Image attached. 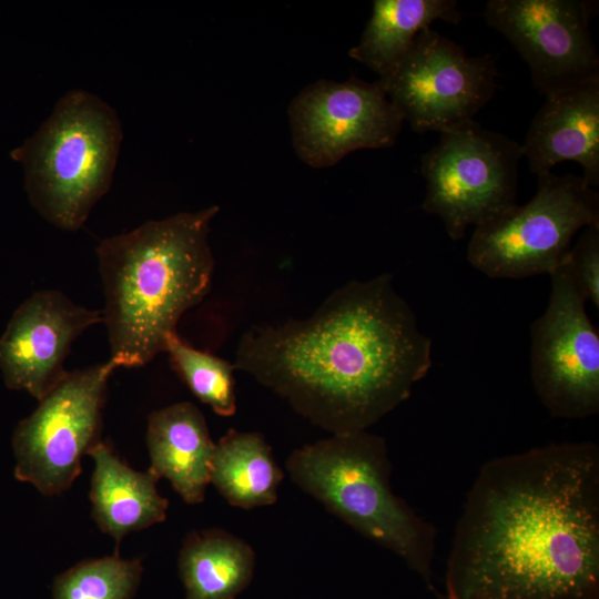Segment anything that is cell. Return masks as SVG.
<instances>
[{"mask_svg":"<svg viewBox=\"0 0 599 599\" xmlns=\"http://www.w3.org/2000/svg\"><path fill=\"white\" fill-rule=\"evenodd\" d=\"M446 599H599V448L484 464L457 522Z\"/></svg>","mask_w":599,"mask_h":599,"instance_id":"cell-1","label":"cell"},{"mask_svg":"<svg viewBox=\"0 0 599 599\" xmlns=\"http://www.w3.org/2000/svg\"><path fill=\"white\" fill-rule=\"evenodd\" d=\"M233 365L315 426L351 434L410 396L432 366V341L385 273L341 286L306 319L251 327Z\"/></svg>","mask_w":599,"mask_h":599,"instance_id":"cell-2","label":"cell"},{"mask_svg":"<svg viewBox=\"0 0 599 599\" xmlns=\"http://www.w3.org/2000/svg\"><path fill=\"white\" fill-rule=\"evenodd\" d=\"M219 211L213 205L148 221L98 245L102 316L118 367L143 366L163 352L182 315L209 292V232Z\"/></svg>","mask_w":599,"mask_h":599,"instance_id":"cell-3","label":"cell"},{"mask_svg":"<svg viewBox=\"0 0 599 599\" xmlns=\"http://www.w3.org/2000/svg\"><path fill=\"white\" fill-rule=\"evenodd\" d=\"M291 479L357 532L393 551L430 591L435 527L394 494L383 437L367 430L331 435L295 449Z\"/></svg>","mask_w":599,"mask_h":599,"instance_id":"cell-4","label":"cell"},{"mask_svg":"<svg viewBox=\"0 0 599 599\" xmlns=\"http://www.w3.org/2000/svg\"><path fill=\"white\" fill-rule=\"evenodd\" d=\"M122 139L114 109L93 93L72 90L10 155L22 165L37 212L58 229L77 231L111 187Z\"/></svg>","mask_w":599,"mask_h":599,"instance_id":"cell-5","label":"cell"},{"mask_svg":"<svg viewBox=\"0 0 599 599\" xmlns=\"http://www.w3.org/2000/svg\"><path fill=\"white\" fill-rule=\"evenodd\" d=\"M599 225V194L582 176L538 177L535 196L475 226L469 263L490 277L551 274L581 227Z\"/></svg>","mask_w":599,"mask_h":599,"instance_id":"cell-6","label":"cell"},{"mask_svg":"<svg viewBox=\"0 0 599 599\" xmlns=\"http://www.w3.org/2000/svg\"><path fill=\"white\" fill-rule=\"evenodd\" d=\"M521 145L474 120L440 133L422 158L426 182L422 209L440 217L448 236L460 240L516 204Z\"/></svg>","mask_w":599,"mask_h":599,"instance_id":"cell-7","label":"cell"},{"mask_svg":"<svg viewBox=\"0 0 599 599\" xmlns=\"http://www.w3.org/2000/svg\"><path fill=\"white\" fill-rule=\"evenodd\" d=\"M118 365L109 359L67 374L14 429V476L44 496L71 487L84 455L101 441L108 380Z\"/></svg>","mask_w":599,"mask_h":599,"instance_id":"cell-8","label":"cell"},{"mask_svg":"<svg viewBox=\"0 0 599 599\" xmlns=\"http://www.w3.org/2000/svg\"><path fill=\"white\" fill-rule=\"evenodd\" d=\"M496 78L493 57L467 55L428 28L392 73L377 82L414 131L441 133L473 120L494 95Z\"/></svg>","mask_w":599,"mask_h":599,"instance_id":"cell-9","label":"cell"},{"mask_svg":"<svg viewBox=\"0 0 599 599\" xmlns=\"http://www.w3.org/2000/svg\"><path fill=\"white\" fill-rule=\"evenodd\" d=\"M550 276L548 306L531 325V380L551 416L586 418L599 412V335L569 270Z\"/></svg>","mask_w":599,"mask_h":599,"instance_id":"cell-10","label":"cell"},{"mask_svg":"<svg viewBox=\"0 0 599 599\" xmlns=\"http://www.w3.org/2000/svg\"><path fill=\"white\" fill-rule=\"evenodd\" d=\"M596 3L490 0L484 17L527 62L535 88L548 98L599 81V57L589 30Z\"/></svg>","mask_w":599,"mask_h":599,"instance_id":"cell-11","label":"cell"},{"mask_svg":"<svg viewBox=\"0 0 599 599\" xmlns=\"http://www.w3.org/2000/svg\"><path fill=\"white\" fill-rule=\"evenodd\" d=\"M288 115L297 155L317 169L359 149L392 146L404 122L377 81L355 77L306 87L291 102Z\"/></svg>","mask_w":599,"mask_h":599,"instance_id":"cell-12","label":"cell"},{"mask_svg":"<svg viewBox=\"0 0 599 599\" xmlns=\"http://www.w3.org/2000/svg\"><path fill=\"white\" fill-rule=\"evenodd\" d=\"M101 322V311L77 305L59 291L33 293L14 311L0 336L6 386L40 400L67 374L63 363L73 341Z\"/></svg>","mask_w":599,"mask_h":599,"instance_id":"cell-13","label":"cell"},{"mask_svg":"<svg viewBox=\"0 0 599 599\" xmlns=\"http://www.w3.org/2000/svg\"><path fill=\"white\" fill-rule=\"evenodd\" d=\"M521 150L537 177L550 174L560 162L575 161L581 165L585 181L598 186L599 81L546 98Z\"/></svg>","mask_w":599,"mask_h":599,"instance_id":"cell-14","label":"cell"},{"mask_svg":"<svg viewBox=\"0 0 599 599\" xmlns=\"http://www.w3.org/2000/svg\"><path fill=\"white\" fill-rule=\"evenodd\" d=\"M146 446L150 469L159 478L167 479L186 504L204 500L215 443L194 404L181 402L154 410L148 419Z\"/></svg>","mask_w":599,"mask_h":599,"instance_id":"cell-15","label":"cell"},{"mask_svg":"<svg viewBox=\"0 0 599 599\" xmlns=\"http://www.w3.org/2000/svg\"><path fill=\"white\" fill-rule=\"evenodd\" d=\"M88 455L93 459L92 517L116 545L128 534L165 520L169 501L159 494L160 478L150 468L134 470L102 440Z\"/></svg>","mask_w":599,"mask_h":599,"instance_id":"cell-16","label":"cell"},{"mask_svg":"<svg viewBox=\"0 0 599 599\" xmlns=\"http://www.w3.org/2000/svg\"><path fill=\"white\" fill-rule=\"evenodd\" d=\"M461 17L454 0H375L370 19L349 55L383 79L397 67L420 31L436 20L458 23Z\"/></svg>","mask_w":599,"mask_h":599,"instance_id":"cell-17","label":"cell"},{"mask_svg":"<svg viewBox=\"0 0 599 599\" xmlns=\"http://www.w3.org/2000/svg\"><path fill=\"white\" fill-rule=\"evenodd\" d=\"M185 599H235L252 581L253 548L223 529L190 532L179 555Z\"/></svg>","mask_w":599,"mask_h":599,"instance_id":"cell-18","label":"cell"},{"mask_svg":"<svg viewBox=\"0 0 599 599\" xmlns=\"http://www.w3.org/2000/svg\"><path fill=\"white\" fill-rule=\"evenodd\" d=\"M283 477L262 434L231 429L215 443L211 483L230 505L243 509L273 505Z\"/></svg>","mask_w":599,"mask_h":599,"instance_id":"cell-19","label":"cell"},{"mask_svg":"<svg viewBox=\"0 0 599 599\" xmlns=\"http://www.w3.org/2000/svg\"><path fill=\"white\" fill-rule=\"evenodd\" d=\"M163 352L169 354L175 372L201 402L220 416L234 415L236 395L233 364L194 348L176 332L166 336Z\"/></svg>","mask_w":599,"mask_h":599,"instance_id":"cell-20","label":"cell"},{"mask_svg":"<svg viewBox=\"0 0 599 599\" xmlns=\"http://www.w3.org/2000/svg\"><path fill=\"white\" fill-rule=\"evenodd\" d=\"M141 559H122L118 552L79 562L59 575L54 599H132L142 575Z\"/></svg>","mask_w":599,"mask_h":599,"instance_id":"cell-21","label":"cell"},{"mask_svg":"<svg viewBox=\"0 0 599 599\" xmlns=\"http://www.w3.org/2000/svg\"><path fill=\"white\" fill-rule=\"evenodd\" d=\"M564 264L586 300L599 307V225L585 229L565 257Z\"/></svg>","mask_w":599,"mask_h":599,"instance_id":"cell-22","label":"cell"}]
</instances>
